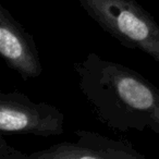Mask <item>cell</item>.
<instances>
[{
    "mask_svg": "<svg viewBox=\"0 0 159 159\" xmlns=\"http://www.w3.org/2000/svg\"><path fill=\"white\" fill-rule=\"evenodd\" d=\"M75 142H61L34 152L29 159H145L126 141H116L97 132L74 131Z\"/></svg>",
    "mask_w": 159,
    "mask_h": 159,
    "instance_id": "277c9868",
    "label": "cell"
},
{
    "mask_svg": "<svg viewBox=\"0 0 159 159\" xmlns=\"http://www.w3.org/2000/svg\"><path fill=\"white\" fill-rule=\"evenodd\" d=\"M85 13L122 46L159 63V25L137 0H79Z\"/></svg>",
    "mask_w": 159,
    "mask_h": 159,
    "instance_id": "7a4b0ae2",
    "label": "cell"
},
{
    "mask_svg": "<svg viewBox=\"0 0 159 159\" xmlns=\"http://www.w3.org/2000/svg\"><path fill=\"white\" fill-rule=\"evenodd\" d=\"M74 70L80 91L104 125L159 134V89L141 73L95 52L75 62Z\"/></svg>",
    "mask_w": 159,
    "mask_h": 159,
    "instance_id": "6da1fadb",
    "label": "cell"
},
{
    "mask_svg": "<svg viewBox=\"0 0 159 159\" xmlns=\"http://www.w3.org/2000/svg\"><path fill=\"white\" fill-rule=\"evenodd\" d=\"M0 159H29V155L12 147L1 136L0 137Z\"/></svg>",
    "mask_w": 159,
    "mask_h": 159,
    "instance_id": "8992f818",
    "label": "cell"
},
{
    "mask_svg": "<svg viewBox=\"0 0 159 159\" xmlns=\"http://www.w3.org/2000/svg\"><path fill=\"white\" fill-rule=\"evenodd\" d=\"M0 55L23 81L42 74L43 66L34 37L2 5L0 6Z\"/></svg>",
    "mask_w": 159,
    "mask_h": 159,
    "instance_id": "5b68a950",
    "label": "cell"
},
{
    "mask_svg": "<svg viewBox=\"0 0 159 159\" xmlns=\"http://www.w3.org/2000/svg\"><path fill=\"white\" fill-rule=\"evenodd\" d=\"M0 132L59 136L64 133V115L47 102H34L21 92L0 93Z\"/></svg>",
    "mask_w": 159,
    "mask_h": 159,
    "instance_id": "3957f363",
    "label": "cell"
}]
</instances>
